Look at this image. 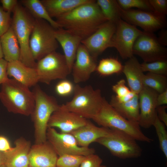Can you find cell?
Segmentation results:
<instances>
[{"label":"cell","instance_id":"cell-1","mask_svg":"<svg viewBox=\"0 0 167 167\" xmlns=\"http://www.w3.org/2000/svg\"><path fill=\"white\" fill-rule=\"evenodd\" d=\"M56 19L60 28L79 37L82 40L107 21L94 0L80 5Z\"/></svg>","mask_w":167,"mask_h":167},{"label":"cell","instance_id":"cell-2","mask_svg":"<svg viewBox=\"0 0 167 167\" xmlns=\"http://www.w3.org/2000/svg\"><path fill=\"white\" fill-rule=\"evenodd\" d=\"M0 101L9 112L26 116L31 115L35 106L33 92L13 78L2 84Z\"/></svg>","mask_w":167,"mask_h":167},{"label":"cell","instance_id":"cell-3","mask_svg":"<svg viewBox=\"0 0 167 167\" xmlns=\"http://www.w3.org/2000/svg\"><path fill=\"white\" fill-rule=\"evenodd\" d=\"M12 13L11 27L20 48L19 60L28 66L35 68L36 62L33 57L29 45L35 19L25 8L19 3Z\"/></svg>","mask_w":167,"mask_h":167},{"label":"cell","instance_id":"cell-4","mask_svg":"<svg viewBox=\"0 0 167 167\" xmlns=\"http://www.w3.org/2000/svg\"><path fill=\"white\" fill-rule=\"evenodd\" d=\"M35 97V106L30 115L34 128L35 144L47 141L48 124L52 113L59 107L54 97L45 92L36 85L32 91Z\"/></svg>","mask_w":167,"mask_h":167},{"label":"cell","instance_id":"cell-5","mask_svg":"<svg viewBox=\"0 0 167 167\" xmlns=\"http://www.w3.org/2000/svg\"><path fill=\"white\" fill-rule=\"evenodd\" d=\"M72 99L61 105L65 109L87 119H92L97 113L104 97L99 89H94L91 85L74 86Z\"/></svg>","mask_w":167,"mask_h":167},{"label":"cell","instance_id":"cell-6","mask_svg":"<svg viewBox=\"0 0 167 167\" xmlns=\"http://www.w3.org/2000/svg\"><path fill=\"white\" fill-rule=\"evenodd\" d=\"M92 120L102 127L122 131L137 141L148 143L153 141L143 133L139 124L124 118L104 97L99 110Z\"/></svg>","mask_w":167,"mask_h":167},{"label":"cell","instance_id":"cell-7","mask_svg":"<svg viewBox=\"0 0 167 167\" xmlns=\"http://www.w3.org/2000/svg\"><path fill=\"white\" fill-rule=\"evenodd\" d=\"M111 129L107 136L96 142L106 148L113 156L122 159L137 158L141 156L142 150L134 138L119 130Z\"/></svg>","mask_w":167,"mask_h":167},{"label":"cell","instance_id":"cell-8","mask_svg":"<svg viewBox=\"0 0 167 167\" xmlns=\"http://www.w3.org/2000/svg\"><path fill=\"white\" fill-rule=\"evenodd\" d=\"M55 29L46 21L35 19L29 45L32 54L36 61L56 51L58 48L59 44L54 35Z\"/></svg>","mask_w":167,"mask_h":167},{"label":"cell","instance_id":"cell-9","mask_svg":"<svg viewBox=\"0 0 167 167\" xmlns=\"http://www.w3.org/2000/svg\"><path fill=\"white\" fill-rule=\"evenodd\" d=\"M39 82L47 84L57 79H66L71 73L64 55L54 51L36 62Z\"/></svg>","mask_w":167,"mask_h":167},{"label":"cell","instance_id":"cell-10","mask_svg":"<svg viewBox=\"0 0 167 167\" xmlns=\"http://www.w3.org/2000/svg\"><path fill=\"white\" fill-rule=\"evenodd\" d=\"M143 32L136 26L121 19L116 24L111 47L115 48L123 59H129L134 56V45Z\"/></svg>","mask_w":167,"mask_h":167},{"label":"cell","instance_id":"cell-11","mask_svg":"<svg viewBox=\"0 0 167 167\" xmlns=\"http://www.w3.org/2000/svg\"><path fill=\"white\" fill-rule=\"evenodd\" d=\"M134 54L141 58L144 62L166 60L167 50L153 34L143 31L133 45Z\"/></svg>","mask_w":167,"mask_h":167},{"label":"cell","instance_id":"cell-12","mask_svg":"<svg viewBox=\"0 0 167 167\" xmlns=\"http://www.w3.org/2000/svg\"><path fill=\"white\" fill-rule=\"evenodd\" d=\"M46 138L59 156L66 154L86 156L95 153L93 148L79 146L71 133L58 132L54 128H48Z\"/></svg>","mask_w":167,"mask_h":167},{"label":"cell","instance_id":"cell-13","mask_svg":"<svg viewBox=\"0 0 167 167\" xmlns=\"http://www.w3.org/2000/svg\"><path fill=\"white\" fill-rule=\"evenodd\" d=\"M120 14L122 19L141 28L144 32L153 33L166 26L165 17L154 12L132 9L124 10L120 7Z\"/></svg>","mask_w":167,"mask_h":167},{"label":"cell","instance_id":"cell-14","mask_svg":"<svg viewBox=\"0 0 167 167\" xmlns=\"http://www.w3.org/2000/svg\"><path fill=\"white\" fill-rule=\"evenodd\" d=\"M116 28V24L107 21L92 34L82 40L81 43L91 55L96 59L107 48L111 47L112 40Z\"/></svg>","mask_w":167,"mask_h":167},{"label":"cell","instance_id":"cell-15","mask_svg":"<svg viewBox=\"0 0 167 167\" xmlns=\"http://www.w3.org/2000/svg\"><path fill=\"white\" fill-rule=\"evenodd\" d=\"M158 94L153 90L144 86L139 93V124L140 127L148 129L153 126L157 117L156 98Z\"/></svg>","mask_w":167,"mask_h":167},{"label":"cell","instance_id":"cell-16","mask_svg":"<svg viewBox=\"0 0 167 167\" xmlns=\"http://www.w3.org/2000/svg\"><path fill=\"white\" fill-rule=\"evenodd\" d=\"M96 60L81 43L77 49L71 69L75 83L78 84L86 82L89 79L92 74L96 71Z\"/></svg>","mask_w":167,"mask_h":167},{"label":"cell","instance_id":"cell-17","mask_svg":"<svg viewBox=\"0 0 167 167\" xmlns=\"http://www.w3.org/2000/svg\"><path fill=\"white\" fill-rule=\"evenodd\" d=\"M88 119L73 112L67 110L60 105L51 115L48 127H56L63 133H71L85 125Z\"/></svg>","mask_w":167,"mask_h":167},{"label":"cell","instance_id":"cell-18","mask_svg":"<svg viewBox=\"0 0 167 167\" xmlns=\"http://www.w3.org/2000/svg\"><path fill=\"white\" fill-rule=\"evenodd\" d=\"M14 144L15 146L9 150L2 152L3 164L7 167H29L30 141L21 137L17 139Z\"/></svg>","mask_w":167,"mask_h":167},{"label":"cell","instance_id":"cell-19","mask_svg":"<svg viewBox=\"0 0 167 167\" xmlns=\"http://www.w3.org/2000/svg\"><path fill=\"white\" fill-rule=\"evenodd\" d=\"M58 155L47 140L31 146L29 155V167H57Z\"/></svg>","mask_w":167,"mask_h":167},{"label":"cell","instance_id":"cell-20","mask_svg":"<svg viewBox=\"0 0 167 167\" xmlns=\"http://www.w3.org/2000/svg\"><path fill=\"white\" fill-rule=\"evenodd\" d=\"M54 35L62 48L68 65L71 71L77 51L82 40L79 37L62 28L56 29Z\"/></svg>","mask_w":167,"mask_h":167},{"label":"cell","instance_id":"cell-21","mask_svg":"<svg viewBox=\"0 0 167 167\" xmlns=\"http://www.w3.org/2000/svg\"><path fill=\"white\" fill-rule=\"evenodd\" d=\"M111 131L108 128L97 126L88 119L85 125L71 133L75 137L79 146L88 148L98 139L108 135Z\"/></svg>","mask_w":167,"mask_h":167},{"label":"cell","instance_id":"cell-22","mask_svg":"<svg viewBox=\"0 0 167 167\" xmlns=\"http://www.w3.org/2000/svg\"><path fill=\"white\" fill-rule=\"evenodd\" d=\"M7 73L8 75L29 88L35 86L39 82L36 68L26 65L20 60L8 62Z\"/></svg>","mask_w":167,"mask_h":167},{"label":"cell","instance_id":"cell-23","mask_svg":"<svg viewBox=\"0 0 167 167\" xmlns=\"http://www.w3.org/2000/svg\"><path fill=\"white\" fill-rule=\"evenodd\" d=\"M122 72L127 79L130 90L139 94L143 88V79L144 75L139 63L136 58L133 56L125 63Z\"/></svg>","mask_w":167,"mask_h":167},{"label":"cell","instance_id":"cell-24","mask_svg":"<svg viewBox=\"0 0 167 167\" xmlns=\"http://www.w3.org/2000/svg\"><path fill=\"white\" fill-rule=\"evenodd\" d=\"M92 0H41L50 16L57 18Z\"/></svg>","mask_w":167,"mask_h":167},{"label":"cell","instance_id":"cell-25","mask_svg":"<svg viewBox=\"0 0 167 167\" xmlns=\"http://www.w3.org/2000/svg\"><path fill=\"white\" fill-rule=\"evenodd\" d=\"M109 103L124 118L139 124L140 111L138 94H136L130 101L124 103H118L112 96Z\"/></svg>","mask_w":167,"mask_h":167},{"label":"cell","instance_id":"cell-26","mask_svg":"<svg viewBox=\"0 0 167 167\" xmlns=\"http://www.w3.org/2000/svg\"><path fill=\"white\" fill-rule=\"evenodd\" d=\"M0 39L4 59L8 62L19 60L20 48L11 26Z\"/></svg>","mask_w":167,"mask_h":167},{"label":"cell","instance_id":"cell-27","mask_svg":"<svg viewBox=\"0 0 167 167\" xmlns=\"http://www.w3.org/2000/svg\"><path fill=\"white\" fill-rule=\"evenodd\" d=\"M20 2L35 19L46 21L55 29L60 28L59 24L50 16L41 0H21Z\"/></svg>","mask_w":167,"mask_h":167},{"label":"cell","instance_id":"cell-28","mask_svg":"<svg viewBox=\"0 0 167 167\" xmlns=\"http://www.w3.org/2000/svg\"><path fill=\"white\" fill-rule=\"evenodd\" d=\"M96 2L107 21L116 24L121 19L120 7L116 0H97Z\"/></svg>","mask_w":167,"mask_h":167},{"label":"cell","instance_id":"cell-29","mask_svg":"<svg viewBox=\"0 0 167 167\" xmlns=\"http://www.w3.org/2000/svg\"><path fill=\"white\" fill-rule=\"evenodd\" d=\"M123 66L114 58H103L97 66L96 71L100 75L107 76L122 71Z\"/></svg>","mask_w":167,"mask_h":167},{"label":"cell","instance_id":"cell-30","mask_svg":"<svg viewBox=\"0 0 167 167\" xmlns=\"http://www.w3.org/2000/svg\"><path fill=\"white\" fill-rule=\"evenodd\" d=\"M166 76L148 72L143 76V85L153 90L158 94L160 93L167 89Z\"/></svg>","mask_w":167,"mask_h":167},{"label":"cell","instance_id":"cell-31","mask_svg":"<svg viewBox=\"0 0 167 167\" xmlns=\"http://www.w3.org/2000/svg\"><path fill=\"white\" fill-rule=\"evenodd\" d=\"M141 66L143 72H148L165 76L167 75V60H158L149 62H143L141 64Z\"/></svg>","mask_w":167,"mask_h":167},{"label":"cell","instance_id":"cell-32","mask_svg":"<svg viewBox=\"0 0 167 167\" xmlns=\"http://www.w3.org/2000/svg\"><path fill=\"white\" fill-rule=\"evenodd\" d=\"M155 128L159 143L160 148L167 158V132L165 125L158 118L156 119L153 126Z\"/></svg>","mask_w":167,"mask_h":167},{"label":"cell","instance_id":"cell-33","mask_svg":"<svg viewBox=\"0 0 167 167\" xmlns=\"http://www.w3.org/2000/svg\"><path fill=\"white\" fill-rule=\"evenodd\" d=\"M85 156L66 154L59 156L57 167H80Z\"/></svg>","mask_w":167,"mask_h":167},{"label":"cell","instance_id":"cell-34","mask_svg":"<svg viewBox=\"0 0 167 167\" xmlns=\"http://www.w3.org/2000/svg\"><path fill=\"white\" fill-rule=\"evenodd\" d=\"M117 1L123 9L135 8L139 10L154 12L148 0H117Z\"/></svg>","mask_w":167,"mask_h":167},{"label":"cell","instance_id":"cell-35","mask_svg":"<svg viewBox=\"0 0 167 167\" xmlns=\"http://www.w3.org/2000/svg\"><path fill=\"white\" fill-rule=\"evenodd\" d=\"M74 86L71 82L66 79H62L56 85L55 91L59 96H65L73 93Z\"/></svg>","mask_w":167,"mask_h":167},{"label":"cell","instance_id":"cell-36","mask_svg":"<svg viewBox=\"0 0 167 167\" xmlns=\"http://www.w3.org/2000/svg\"><path fill=\"white\" fill-rule=\"evenodd\" d=\"M11 14L4 11L0 6V37L11 27L12 18Z\"/></svg>","mask_w":167,"mask_h":167},{"label":"cell","instance_id":"cell-37","mask_svg":"<svg viewBox=\"0 0 167 167\" xmlns=\"http://www.w3.org/2000/svg\"><path fill=\"white\" fill-rule=\"evenodd\" d=\"M102 160L98 155L95 153L85 156L80 167H106L102 165Z\"/></svg>","mask_w":167,"mask_h":167},{"label":"cell","instance_id":"cell-38","mask_svg":"<svg viewBox=\"0 0 167 167\" xmlns=\"http://www.w3.org/2000/svg\"><path fill=\"white\" fill-rule=\"evenodd\" d=\"M148 1L155 13L166 17L167 14V0H148Z\"/></svg>","mask_w":167,"mask_h":167},{"label":"cell","instance_id":"cell-39","mask_svg":"<svg viewBox=\"0 0 167 167\" xmlns=\"http://www.w3.org/2000/svg\"><path fill=\"white\" fill-rule=\"evenodd\" d=\"M126 82L124 79H122L112 87L113 91L116 93L118 97L124 96L131 92L130 89L125 84Z\"/></svg>","mask_w":167,"mask_h":167},{"label":"cell","instance_id":"cell-40","mask_svg":"<svg viewBox=\"0 0 167 167\" xmlns=\"http://www.w3.org/2000/svg\"><path fill=\"white\" fill-rule=\"evenodd\" d=\"M8 63L4 59H0V86L9 79L7 73Z\"/></svg>","mask_w":167,"mask_h":167},{"label":"cell","instance_id":"cell-41","mask_svg":"<svg viewBox=\"0 0 167 167\" xmlns=\"http://www.w3.org/2000/svg\"><path fill=\"white\" fill-rule=\"evenodd\" d=\"M0 2L4 10L11 13L13 12L19 4L17 0H1Z\"/></svg>","mask_w":167,"mask_h":167},{"label":"cell","instance_id":"cell-42","mask_svg":"<svg viewBox=\"0 0 167 167\" xmlns=\"http://www.w3.org/2000/svg\"><path fill=\"white\" fill-rule=\"evenodd\" d=\"M167 106L161 105L157 107V115L159 119L163 122L166 126H167V113L166 109Z\"/></svg>","mask_w":167,"mask_h":167},{"label":"cell","instance_id":"cell-43","mask_svg":"<svg viewBox=\"0 0 167 167\" xmlns=\"http://www.w3.org/2000/svg\"><path fill=\"white\" fill-rule=\"evenodd\" d=\"M136 94L131 91L127 94L122 97H118L116 95H113L112 96L115 100L118 103H124L131 100L134 98Z\"/></svg>","mask_w":167,"mask_h":167},{"label":"cell","instance_id":"cell-44","mask_svg":"<svg viewBox=\"0 0 167 167\" xmlns=\"http://www.w3.org/2000/svg\"><path fill=\"white\" fill-rule=\"evenodd\" d=\"M11 147L8 139L3 136H0V152H5L9 150Z\"/></svg>","mask_w":167,"mask_h":167},{"label":"cell","instance_id":"cell-45","mask_svg":"<svg viewBox=\"0 0 167 167\" xmlns=\"http://www.w3.org/2000/svg\"><path fill=\"white\" fill-rule=\"evenodd\" d=\"M157 107L165 105L167 104V89L158 94L156 98Z\"/></svg>","mask_w":167,"mask_h":167},{"label":"cell","instance_id":"cell-46","mask_svg":"<svg viewBox=\"0 0 167 167\" xmlns=\"http://www.w3.org/2000/svg\"><path fill=\"white\" fill-rule=\"evenodd\" d=\"M161 34V35L159 38L158 40L161 43L165 46L167 45V31H164Z\"/></svg>","mask_w":167,"mask_h":167},{"label":"cell","instance_id":"cell-47","mask_svg":"<svg viewBox=\"0 0 167 167\" xmlns=\"http://www.w3.org/2000/svg\"><path fill=\"white\" fill-rule=\"evenodd\" d=\"M3 164V158L2 152H0V167Z\"/></svg>","mask_w":167,"mask_h":167},{"label":"cell","instance_id":"cell-48","mask_svg":"<svg viewBox=\"0 0 167 167\" xmlns=\"http://www.w3.org/2000/svg\"><path fill=\"white\" fill-rule=\"evenodd\" d=\"M4 57L3 52L2 49V48L1 44L0 39V59L3 58Z\"/></svg>","mask_w":167,"mask_h":167},{"label":"cell","instance_id":"cell-49","mask_svg":"<svg viewBox=\"0 0 167 167\" xmlns=\"http://www.w3.org/2000/svg\"><path fill=\"white\" fill-rule=\"evenodd\" d=\"M0 167H7L6 166V165H5L3 164Z\"/></svg>","mask_w":167,"mask_h":167}]
</instances>
